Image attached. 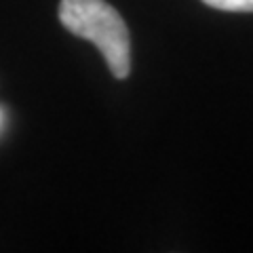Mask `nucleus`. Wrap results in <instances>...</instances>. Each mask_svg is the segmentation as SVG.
I'll use <instances>...</instances> for the list:
<instances>
[{
    "instance_id": "obj_2",
    "label": "nucleus",
    "mask_w": 253,
    "mask_h": 253,
    "mask_svg": "<svg viewBox=\"0 0 253 253\" xmlns=\"http://www.w3.org/2000/svg\"><path fill=\"white\" fill-rule=\"evenodd\" d=\"M203 2L213 6V9H219V11L253 13V0H203Z\"/></svg>"
},
{
    "instance_id": "obj_1",
    "label": "nucleus",
    "mask_w": 253,
    "mask_h": 253,
    "mask_svg": "<svg viewBox=\"0 0 253 253\" xmlns=\"http://www.w3.org/2000/svg\"><path fill=\"white\" fill-rule=\"evenodd\" d=\"M59 19L72 34L91 41L110 72L125 78L131 70V38L123 17L106 0H61Z\"/></svg>"
}]
</instances>
